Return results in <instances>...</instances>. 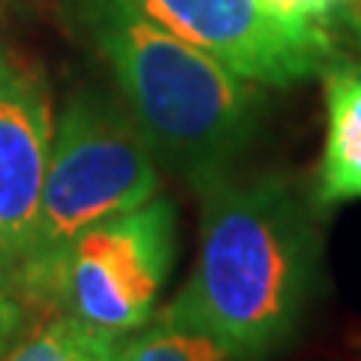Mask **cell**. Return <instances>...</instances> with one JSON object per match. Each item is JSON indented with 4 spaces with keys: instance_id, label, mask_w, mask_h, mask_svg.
<instances>
[{
    "instance_id": "1",
    "label": "cell",
    "mask_w": 361,
    "mask_h": 361,
    "mask_svg": "<svg viewBox=\"0 0 361 361\" xmlns=\"http://www.w3.org/2000/svg\"><path fill=\"white\" fill-rule=\"evenodd\" d=\"M319 205L280 172L226 175L202 190L199 253L160 310L262 361L295 334L319 265Z\"/></svg>"
},
{
    "instance_id": "2",
    "label": "cell",
    "mask_w": 361,
    "mask_h": 361,
    "mask_svg": "<svg viewBox=\"0 0 361 361\" xmlns=\"http://www.w3.org/2000/svg\"><path fill=\"white\" fill-rule=\"evenodd\" d=\"M73 6L157 163L199 193L232 175L262 118L256 85L160 27L133 0H73Z\"/></svg>"
},
{
    "instance_id": "3",
    "label": "cell",
    "mask_w": 361,
    "mask_h": 361,
    "mask_svg": "<svg viewBox=\"0 0 361 361\" xmlns=\"http://www.w3.org/2000/svg\"><path fill=\"white\" fill-rule=\"evenodd\" d=\"M157 190V157L130 109L103 90H75L54 121L37 241L18 268L30 307L54 310L58 265L75 235L154 199Z\"/></svg>"
},
{
    "instance_id": "4",
    "label": "cell",
    "mask_w": 361,
    "mask_h": 361,
    "mask_svg": "<svg viewBox=\"0 0 361 361\" xmlns=\"http://www.w3.org/2000/svg\"><path fill=\"white\" fill-rule=\"evenodd\" d=\"M178 253V211L154 196L87 226L63 250L54 280V313L87 329L135 334L157 316V301Z\"/></svg>"
},
{
    "instance_id": "5",
    "label": "cell",
    "mask_w": 361,
    "mask_h": 361,
    "mask_svg": "<svg viewBox=\"0 0 361 361\" xmlns=\"http://www.w3.org/2000/svg\"><path fill=\"white\" fill-rule=\"evenodd\" d=\"M151 21L253 85L289 87L337 61L329 25L280 16L268 0H133Z\"/></svg>"
},
{
    "instance_id": "6",
    "label": "cell",
    "mask_w": 361,
    "mask_h": 361,
    "mask_svg": "<svg viewBox=\"0 0 361 361\" xmlns=\"http://www.w3.org/2000/svg\"><path fill=\"white\" fill-rule=\"evenodd\" d=\"M54 139L42 75L18 70L0 82V247L16 268L33 250Z\"/></svg>"
},
{
    "instance_id": "7",
    "label": "cell",
    "mask_w": 361,
    "mask_h": 361,
    "mask_svg": "<svg viewBox=\"0 0 361 361\" xmlns=\"http://www.w3.org/2000/svg\"><path fill=\"white\" fill-rule=\"evenodd\" d=\"M325 75V148L313 202L334 208L361 199V63L337 58Z\"/></svg>"
},
{
    "instance_id": "8",
    "label": "cell",
    "mask_w": 361,
    "mask_h": 361,
    "mask_svg": "<svg viewBox=\"0 0 361 361\" xmlns=\"http://www.w3.org/2000/svg\"><path fill=\"white\" fill-rule=\"evenodd\" d=\"M121 361H238V358L214 334L157 313L145 329L127 337Z\"/></svg>"
},
{
    "instance_id": "9",
    "label": "cell",
    "mask_w": 361,
    "mask_h": 361,
    "mask_svg": "<svg viewBox=\"0 0 361 361\" xmlns=\"http://www.w3.org/2000/svg\"><path fill=\"white\" fill-rule=\"evenodd\" d=\"M30 304L18 280V268L4 247H0V355L9 353L25 337Z\"/></svg>"
},
{
    "instance_id": "10",
    "label": "cell",
    "mask_w": 361,
    "mask_h": 361,
    "mask_svg": "<svg viewBox=\"0 0 361 361\" xmlns=\"http://www.w3.org/2000/svg\"><path fill=\"white\" fill-rule=\"evenodd\" d=\"M127 337L87 329L82 341H78L70 353H63L58 361H121L123 346H127Z\"/></svg>"
},
{
    "instance_id": "11",
    "label": "cell",
    "mask_w": 361,
    "mask_h": 361,
    "mask_svg": "<svg viewBox=\"0 0 361 361\" xmlns=\"http://www.w3.org/2000/svg\"><path fill=\"white\" fill-rule=\"evenodd\" d=\"M280 16L292 21H307V25H329V18L343 16V9L353 0H268Z\"/></svg>"
},
{
    "instance_id": "12",
    "label": "cell",
    "mask_w": 361,
    "mask_h": 361,
    "mask_svg": "<svg viewBox=\"0 0 361 361\" xmlns=\"http://www.w3.org/2000/svg\"><path fill=\"white\" fill-rule=\"evenodd\" d=\"M343 16H346V21L355 27V33H358V39H361V0H353L346 9H343Z\"/></svg>"
},
{
    "instance_id": "13",
    "label": "cell",
    "mask_w": 361,
    "mask_h": 361,
    "mask_svg": "<svg viewBox=\"0 0 361 361\" xmlns=\"http://www.w3.org/2000/svg\"><path fill=\"white\" fill-rule=\"evenodd\" d=\"M18 70V63H13V58H9V54L4 51V45H0V82H4V78H9Z\"/></svg>"
}]
</instances>
